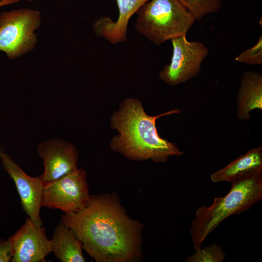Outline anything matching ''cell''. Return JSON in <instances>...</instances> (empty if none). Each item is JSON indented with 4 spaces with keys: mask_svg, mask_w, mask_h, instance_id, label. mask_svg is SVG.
<instances>
[{
    "mask_svg": "<svg viewBox=\"0 0 262 262\" xmlns=\"http://www.w3.org/2000/svg\"><path fill=\"white\" fill-rule=\"evenodd\" d=\"M136 13V31L156 45L186 35L196 21L179 0H149Z\"/></svg>",
    "mask_w": 262,
    "mask_h": 262,
    "instance_id": "obj_4",
    "label": "cell"
},
{
    "mask_svg": "<svg viewBox=\"0 0 262 262\" xmlns=\"http://www.w3.org/2000/svg\"><path fill=\"white\" fill-rule=\"evenodd\" d=\"M119 11L115 21L107 16L97 19L93 25L96 35L113 44L127 40L129 20L138 9L149 0H116Z\"/></svg>",
    "mask_w": 262,
    "mask_h": 262,
    "instance_id": "obj_11",
    "label": "cell"
},
{
    "mask_svg": "<svg viewBox=\"0 0 262 262\" xmlns=\"http://www.w3.org/2000/svg\"><path fill=\"white\" fill-rule=\"evenodd\" d=\"M0 159L3 169L15 182L23 210L35 226L42 227L40 211L44 186L39 176H28L3 147H0Z\"/></svg>",
    "mask_w": 262,
    "mask_h": 262,
    "instance_id": "obj_8",
    "label": "cell"
},
{
    "mask_svg": "<svg viewBox=\"0 0 262 262\" xmlns=\"http://www.w3.org/2000/svg\"><path fill=\"white\" fill-rule=\"evenodd\" d=\"M37 150L44 163V172L39 176L44 187L77 168L78 151L68 142L49 139L39 144Z\"/></svg>",
    "mask_w": 262,
    "mask_h": 262,
    "instance_id": "obj_9",
    "label": "cell"
},
{
    "mask_svg": "<svg viewBox=\"0 0 262 262\" xmlns=\"http://www.w3.org/2000/svg\"><path fill=\"white\" fill-rule=\"evenodd\" d=\"M28 2H32L34 0H27Z\"/></svg>",
    "mask_w": 262,
    "mask_h": 262,
    "instance_id": "obj_20",
    "label": "cell"
},
{
    "mask_svg": "<svg viewBox=\"0 0 262 262\" xmlns=\"http://www.w3.org/2000/svg\"><path fill=\"white\" fill-rule=\"evenodd\" d=\"M170 40L173 47L171 60L159 72V76L166 84L175 86L197 76L209 49L200 42L188 40L186 35Z\"/></svg>",
    "mask_w": 262,
    "mask_h": 262,
    "instance_id": "obj_7",
    "label": "cell"
},
{
    "mask_svg": "<svg viewBox=\"0 0 262 262\" xmlns=\"http://www.w3.org/2000/svg\"><path fill=\"white\" fill-rule=\"evenodd\" d=\"M235 60L240 63L249 65H259L262 64V36L252 48L240 53Z\"/></svg>",
    "mask_w": 262,
    "mask_h": 262,
    "instance_id": "obj_17",
    "label": "cell"
},
{
    "mask_svg": "<svg viewBox=\"0 0 262 262\" xmlns=\"http://www.w3.org/2000/svg\"><path fill=\"white\" fill-rule=\"evenodd\" d=\"M90 196L86 172L77 168L44 187L41 206L65 213L77 212L88 205Z\"/></svg>",
    "mask_w": 262,
    "mask_h": 262,
    "instance_id": "obj_6",
    "label": "cell"
},
{
    "mask_svg": "<svg viewBox=\"0 0 262 262\" xmlns=\"http://www.w3.org/2000/svg\"><path fill=\"white\" fill-rule=\"evenodd\" d=\"M55 257L62 262H84L82 244L61 221L56 226L50 240Z\"/></svg>",
    "mask_w": 262,
    "mask_h": 262,
    "instance_id": "obj_14",
    "label": "cell"
},
{
    "mask_svg": "<svg viewBox=\"0 0 262 262\" xmlns=\"http://www.w3.org/2000/svg\"><path fill=\"white\" fill-rule=\"evenodd\" d=\"M231 188L224 196L215 197L211 205L196 210L189 233L194 251L229 216L248 210L262 199V170L245 174L231 182Z\"/></svg>",
    "mask_w": 262,
    "mask_h": 262,
    "instance_id": "obj_3",
    "label": "cell"
},
{
    "mask_svg": "<svg viewBox=\"0 0 262 262\" xmlns=\"http://www.w3.org/2000/svg\"><path fill=\"white\" fill-rule=\"evenodd\" d=\"M195 251L185 259V262H222L226 257L222 247L216 244L201 247Z\"/></svg>",
    "mask_w": 262,
    "mask_h": 262,
    "instance_id": "obj_16",
    "label": "cell"
},
{
    "mask_svg": "<svg viewBox=\"0 0 262 262\" xmlns=\"http://www.w3.org/2000/svg\"><path fill=\"white\" fill-rule=\"evenodd\" d=\"M13 246L11 237L7 240L0 239V262H11Z\"/></svg>",
    "mask_w": 262,
    "mask_h": 262,
    "instance_id": "obj_18",
    "label": "cell"
},
{
    "mask_svg": "<svg viewBox=\"0 0 262 262\" xmlns=\"http://www.w3.org/2000/svg\"><path fill=\"white\" fill-rule=\"evenodd\" d=\"M237 117L242 121L250 119V113L262 110V75L259 72L246 71L240 80L236 98Z\"/></svg>",
    "mask_w": 262,
    "mask_h": 262,
    "instance_id": "obj_12",
    "label": "cell"
},
{
    "mask_svg": "<svg viewBox=\"0 0 262 262\" xmlns=\"http://www.w3.org/2000/svg\"><path fill=\"white\" fill-rule=\"evenodd\" d=\"M11 238V262H44L45 258L52 251L51 242L47 238L45 228L35 226L29 217Z\"/></svg>",
    "mask_w": 262,
    "mask_h": 262,
    "instance_id": "obj_10",
    "label": "cell"
},
{
    "mask_svg": "<svg viewBox=\"0 0 262 262\" xmlns=\"http://www.w3.org/2000/svg\"><path fill=\"white\" fill-rule=\"evenodd\" d=\"M196 20H201L205 16L218 12L222 0H179Z\"/></svg>",
    "mask_w": 262,
    "mask_h": 262,
    "instance_id": "obj_15",
    "label": "cell"
},
{
    "mask_svg": "<svg viewBox=\"0 0 262 262\" xmlns=\"http://www.w3.org/2000/svg\"><path fill=\"white\" fill-rule=\"evenodd\" d=\"M97 262H136L142 259L143 225L131 218L116 193L91 195L82 210L61 221Z\"/></svg>",
    "mask_w": 262,
    "mask_h": 262,
    "instance_id": "obj_1",
    "label": "cell"
},
{
    "mask_svg": "<svg viewBox=\"0 0 262 262\" xmlns=\"http://www.w3.org/2000/svg\"><path fill=\"white\" fill-rule=\"evenodd\" d=\"M41 24V14L28 8L4 11L0 15V50L14 59L34 49Z\"/></svg>",
    "mask_w": 262,
    "mask_h": 262,
    "instance_id": "obj_5",
    "label": "cell"
},
{
    "mask_svg": "<svg viewBox=\"0 0 262 262\" xmlns=\"http://www.w3.org/2000/svg\"><path fill=\"white\" fill-rule=\"evenodd\" d=\"M180 112L173 109L149 116L139 100L126 98L111 118V127L119 132L111 142V148L132 160H150L156 163H164L170 156L183 155L175 143L159 136L156 126L159 117Z\"/></svg>",
    "mask_w": 262,
    "mask_h": 262,
    "instance_id": "obj_2",
    "label": "cell"
},
{
    "mask_svg": "<svg viewBox=\"0 0 262 262\" xmlns=\"http://www.w3.org/2000/svg\"><path fill=\"white\" fill-rule=\"evenodd\" d=\"M21 0H0V7L7 5L8 4H13L18 2Z\"/></svg>",
    "mask_w": 262,
    "mask_h": 262,
    "instance_id": "obj_19",
    "label": "cell"
},
{
    "mask_svg": "<svg viewBox=\"0 0 262 262\" xmlns=\"http://www.w3.org/2000/svg\"><path fill=\"white\" fill-rule=\"evenodd\" d=\"M262 170V147L251 149L211 174L213 182H231L240 176L252 171Z\"/></svg>",
    "mask_w": 262,
    "mask_h": 262,
    "instance_id": "obj_13",
    "label": "cell"
}]
</instances>
